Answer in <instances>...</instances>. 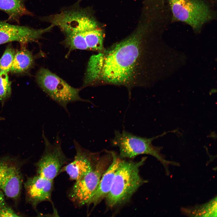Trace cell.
I'll return each instance as SVG.
<instances>
[{
    "label": "cell",
    "instance_id": "d6986e66",
    "mask_svg": "<svg viewBox=\"0 0 217 217\" xmlns=\"http://www.w3.org/2000/svg\"><path fill=\"white\" fill-rule=\"evenodd\" d=\"M5 196L4 193L0 190V217L21 216L8 204Z\"/></svg>",
    "mask_w": 217,
    "mask_h": 217
},
{
    "label": "cell",
    "instance_id": "7a4b0ae2",
    "mask_svg": "<svg viewBox=\"0 0 217 217\" xmlns=\"http://www.w3.org/2000/svg\"><path fill=\"white\" fill-rule=\"evenodd\" d=\"M146 159V157H143L136 162L121 159L110 190L105 198L109 207L113 208L128 202L139 188L145 183L146 181L140 175L139 169Z\"/></svg>",
    "mask_w": 217,
    "mask_h": 217
},
{
    "label": "cell",
    "instance_id": "5bb4252c",
    "mask_svg": "<svg viewBox=\"0 0 217 217\" xmlns=\"http://www.w3.org/2000/svg\"><path fill=\"white\" fill-rule=\"evenodd\" d=\"M112 161L102 175L98 185L86 204L95 206L105 198L111 189L115 173L121 159L114 152L111 151Z\"/></svg>",
    "mask_w": 217,
    "mask_h": 217
},
{
    "label": "cell",
    "instance_id": "30bf717a",
    "mask_svg": "<svg viewBox=\"0 0 217 217\" xmlns=\"http://www.w3.org/2000/svg\"><path fill=\"white\" fill-rule=\"evenodd\" d=\"M53 27L51 25L45 28L36 29L0 20V45L14 41L23 44L36 42Z\"/></svg>",
    "mask_w": 217,
    "mask_h": 217
},
{
    "label": "cell",
    "instance_id": "9c48e42d",
    "mask_svg": "<svg viewBox=\"0 0 217 217\" xmlns=\"http://www.w3.org/2000/svg\"><path fill=\"white\" fill-rule=\"evenodd\" d=\"M42 137L45 148L41 158L36 164L37 175L52 180L60 172L68 161L61 147V140L57 133L54 142L51 143L43 131Z\"/></svg>",
    "mask_w": 217,
    "mask_h": 217
},
{
    "label": "cell",
    "instance_id": "7c38bea8",
    "mask_svg": "<svg viewBox=\"0 0 217 217\" xmlns=\"http://www.w3.org/2000/svg\"><path fill=\"white\" fill-rule=\"evenodd\" d=\"M23 184L26 202L34 208L43 201L51 200L53 180L37 175L28 177Z\"/></svg>",
    "mask_w": 217,
    "mask_h": 217
},
{
    "label": "cell",
    "instance_id": "8fae6325",
    "mask_svg": "<svg viewBox=\"0 0 217 217\" xmlns=\"http://www.w3.org/2000/svg\"><path fill=\"white\" fill-rule=\"evenodd\" d=\"M74 143L76 150L74 159L72 162L64 166L61 171H65L71 179L76 181L92 168L99 154L85 149L75 140H74Z\"/></svg>",
    "mask_w": 217,
    "mask_h": 217
},
{
    "label": "cell",
    "instance_id": "8992f818",
    "mask_svg": "<svg viewBox=\"0 0 217 217\" xmlns=\"http://www.w3.org/2000/svg\"><path fill=\"white\" fill-rule=\"evenodd\" d=\"M53 27H58L66 36L98 28V24L86 8L74 7L61 13L43 17Z\"/></svg>",
    "mask_w": 217,
    "mask_h": 217
},
{
    "label": "cell",
    "instance_id": "4fadbf2b",
    "mask_svg": "<svg viewBox=\"0 0 217 217\" xmlns=\"http://www.w3.org/2000/svg\"><path fill=\"white\" fill-rule=\"evenodd\" d=\"M104 34L98 28L66 36L63 43L70 51H102Z\"/></svg>",
    "mask_w": 217,
    "mask_h": 217
},
{
    "label": "cell",
    "instance_id": "52a82bcc",
    "mask_svg": "<svg viewBox=\"0 0 217 217\" xmlns=\"http://www.w3.org/2000/svg\"><path fill=\"white\" fill-rule=\"evenodd\" d=\"M111 153L99 156L92 168L76 181L69 195L70 199L80 206L86 204L96 190L101 177L107 169Z\"/></svg>",
    "mask_w": 217,
    "mask_h": 217
},
{
    "label": "cell",
    "instance_id": "3957f363",
    "mask_svg": "<svg viewBox=\"0 0 217 217\" xmlns=\"http://www.w3.org/2000/svg\"><path fill=\"white\" fill-rule=\"evenodd\" d=\"M172 23L181 22L196 32L216 19L215 7L206 0H167Z\"/></svg>",
    "mask_w": 217,
    "mask_h": 217
},
{
    "label": "cell",
    "instance_id": "9a60e30c",
    "mask_svg": "<svg viewBox=\"0 0 217 217\" xmlns=\"http://www.w3.org/2000/svg\"><path fill=\"white\" fill-rule=\"evenodd\" d=\"M27 0H0V10L8 15V22L19 24L22 17L32 16L33 14L27 8Z\"/></svg>",
    "mask_w": 217,
    "mask_h": 217
},
{
    "label": "cell",
    "instance_id": "6da1fadb",
    "mask_svg": "<svg viewBox=\"0 0 217 217\" xmlns=\"http://www.w3.org/2000/svg\"><path fill=\"white\" fill-rule=\"evenodd\" d=\"M122 41L99 53L97 83L123 85L131 88L144 85L146 72V35L154 29L146 22Z\"/></svg>",
    "mask_w": 217,
    "mask_h": 217
},
{
    "label": "cell",
    "instance_id": "2e32d148",
    "mask_svg": "<svg viewBox=\"0 0 217 217\" xmlns=\"http://www.w3.org/2000/svg\"><path fill=\"white\" fill-rule=\"evenodd\" d=\"M34 63L33 55L30 51L23 48L15 53L10 71L20 73L29 70Z\"/></svg>",
    "mask_w": 217,
    "mask_h": 217
},
{
    "label": "cell",
    "instance_id": "ffe728a7",
    "mask_svg": "<svg viewBox=\"0 0 217 217\" xmlns=\"http://www.w3.org/2000/svg\"><path fill=\"white\" fill-rule=\"evenodd\" d=\"M213 6L216 7L217 5V0H206Z\"/></svg>",
    "mask_w": 217,
    "mask_h": 217
},
{
    "label": "cell",
    "instance_id": "5b68a950",
    "mask_svg": "<svg viewBox=\"0 0 217 217\" xmlns=\"http://www.w3.org/2000/svg\"><path fill=\"white\" fill-rule=\"evenodd\" d=\"M36 81L42 90L51 99L63 108L70 115L68 105L77 101L91 102L80 96V89L75 88L51 71L42 68L37 72Z\"/></svg>",
    "mask_w": 217,
    "mask_h": 217
},
{
    "label": "cell",
    "instance_id": "ba28073f",
    "mask_svg": "<svg viewBox=\"0 0 217 217\" xmlns=\"http://www.w3.org/2000/svg\"><path fill=\"white\" fill-rule=\"evenodd\" d=\"M24 163L16 157L0 156V190L14 202L20 196L23 184L21 168Z\"/></svg>",
    "mask_w": 217,
    "mask_h": 217
},
{
    "label": "cell",
    "instance_id": "44dd1931",
    "mask_svg": "<svg viewBox=\"0 0 217 217\" xmlns=\"http://www.w3.org/2000/svg\"><path fill=\"white\" fill-rule=\"evenodd\" d=\"M3 119H4V118L0 117V121L3 120Z\"/></svg>",
    "mask_w": 217,
    "mask_h": 217
},
{
    "label": "cell",
    "instance_id": "e0dca14e",
    "mask_svg": "<svg viewBox=\"0 0 217 217\" xmlns=\"http://www.w3.org/2000/svg\"><path fill=\"white\" fill-rule=\"evenodd\" d=\"M11 94V83L7 73L0 71V101L3 104Z\"/></svg>",
    "mask_w": 217,
    "mask_h": 217
},
{
    "label": "cell",
    "instance_id": "277c9868",
    "mask_svg": "<svg viewBox=\"0 0 217 217\" xmlns=\"http://www.w3.org/2000/svg\"><path fill=\"white\" fill-rule=\"evenodd\" d=\"M167 133L147 138L135 135L124 130L121 132L115 131L114 137L111 140V144L119 148L121 158L132 159L141 154L149 155L161 162L165 167L169 164L176 165V163L165 160L160 153L162 147L154 146L152 142L153 140L163 136Z\"/></svg>",
    "mask_w": 217,
    "mask_h": 217
},
{
    "label": "cell",
    "instance_id": "ac0fdd59",
    "mask_svg": "<svg viewBox=\"0 0 217 217\" xmlns=\"http://www.w3.org/2000/svg\"><path fill=\"white\" fill-rule=\"evenodd\" d=\"M15 53L12 46H9L7 47L0 59V71L7 73L10 71Z\"/></svg>",
    "mask_w": 217,
    "mask_h": 217
}]
</instances>
